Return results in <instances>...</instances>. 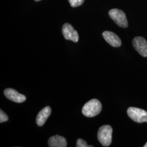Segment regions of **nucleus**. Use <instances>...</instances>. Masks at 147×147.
<instances>
[{
    "mask_svg": "<svg viewBox=\"0 0 147 147\" xmlns=\"http://www.w3.org/2000/svg\"><path fill=\"white\" fill-rule=\"evenodd\" d=\"M51 113V109L49 106L44 107L40 111L37 115L36 122L37 125L39 126H42L46 122L47 118L49 117Z\"/></svg>",
    "mask_w": 147,
    "mask_h": 147,
    "instance_id": "9",
    "label": "nucleus"
},
{
    "mask_svg": "<svg viewBox=\"0 0 147 147\" xmlns=\"http://www.w3.org/2000/svg\"><path fill=\"white\" fill-rule=\"evenodd\" d=\"M102 36L105 40L112 47H121V39L113 32L110 31L104 32L102 33Z\"/></svg>",
    "mask_w": 147,
    "mask_h": 147,
    "instance_id": "8",
    "label": "nucleus"
},
{
    "mask_svg": "<svg viewBox=\"0 0 147 147\" xmlns=\"http://www.w3.org/2000/svg\"><path fill=\"white\" fill-rule=\"evenodd\" d=\"M76 146L77 147H93L92 146H89L87 144L86 142L82 140V139H78L77 142H76Z\"/></svg>",
    "mask_w": 147,
    "mask_h": 147,
    "instance_id": "12",
    "label": "nucleus"
},
{
    "mask_svg": "<svg viewBox=\"0 0 147 147\" xmlns=\"http://www.w3.org/2000/svg\"><path fill=\"white\" fill-rule=\"evenodd\" d=\"M112 128L110 125L101 126L98 132V139L104 147L109 146L112 142Z\"/></svg>",
    "mask_w": 147,
    "mask_h": 147,
    "instance_id": "2",
    "label": "nucleus"
},
{
    "mask_svg": "<svg viewBox=\"0 0 147 147\" xmlns=\"http://www.w3.org/2000/svg\"><path fill=\"white\" fill-rule=\"evenodd\" d=\"M62 33L66 40H71L76 42L79 41V34L78 32L74 30L73 27L68 23H65L62 27Z\"/></svg>",
    "mask_w": 147,
    "mask_h": 147,
    "instance_id": "5",
    "label": "nucleus"
},
{
    "mask_svg": "<svg viewBox=\"0 0 147 147\" xmlns=\"http://www.w3.org/2000/svg\"><path fill=\"white\" fill-rule=\"evenodd\" d=\"M144 147H147V142L146 143V144L144 146Z\"/></svg>",
    "mask_w": 147,
    "mask_h": 147,
    "instance_id": "14",
    "label": "nucleus"
},
{
    "mask_svg": "<svg viewBox=\"0 0 147 147\" xmlns=\"http://www.w3.org/2000/svg\"><path fill=\"white\" fill-rule=\"evenodd\" d=\"M70 5L72 7H77L81 5L84 2V0H68Z\"/></svg>",
    "mask_w": 147,
    "mask_h": 147,
    "instance_id": "11",
    "label": "nucleus"
},
{
    "mask_svg": "<svg viewBox=\"0 0 147 147\" xmlns=\"http://www.w3.org/2000/svg\"><path fill=\"white\" fill-rule=\"evenodd\" d=\"M127 113L132 121L136 123H142L143 122H147V112L146 111L131 107L127 109Z\"/></svg>",
    "mask_w": 147,
    "mask_h": 147,
    "instance_id": "3",
    "label": "nucleus"
},
{
    "mask_svg": "<svg viewBox=\"0 0 147 147\" xmlns=\"http://www.w3.org/2000/svg\"><path fill=\"white\" fill-rule=\"evenodd\" d=\"M35 1H36V2H38V1H41V0H34Z\"/></svg>",
    "mask_w": 147,
    "mask_h": 147,
    "instance_id": "15",
    "label": "nucleus"
},
{
    "mask_svg": "<svg viewBox=\"0 0 147 147\" xmlns=\"http://www.w3.org/2000/svg\"><path fill=\"white\" fill-rule=\"evenodd\" d=\"M48 144L50 147H65L67 146V142L64 137L55 135L49 139Z\"/></svg>",
    "mask_w": 147,
    "mask_h": 147,
    "instance_id": "10",
    "label": "nucleus"
},
{
    "mask_svg": "<svg viewBox=\"0 0 147 147\" xmlns=\"http://www.w3.org/2000/svg\"><path fill=\"white\" fill-rule=\"evenodd\" d=\"M109 14L118 26L123 28H126L128 26L126 15L124 11L115 8L109 11Z\"/></svg>",
    "mask_w": 147,
    "mask_h": 147,
    "instance_id": "4",
    "label": "nucleus"
},
{
    "mask_svg": "<svg viewBox=\"0 0 147 147\" xmlns=\"http://www.w3.org/2000/svg\"><path fill=\"white\" fill-rule=\"evenodd\" d=\"M8 120V117L2 110L0 111V123H3Z\"/></svg>",
    "mask_w": 147,
    "mask_h": 147,
    "instance_id": "13",
    "label": "nucleus"
},
{
    "mask_svg": "<svg viewBox=\"0 0 147 147\" xmlns=\"http://www.w3.org/2000/svg\"><path fill=\"white\" fill-rule=\"evenodd\" d=\"M102 109V105L97 99L89 100L84 106L82 112L87 117H94L99 115Z\"/></svg>",
    "mask_w": 147,
    "mask_h": 147,
    "instance_id": "1",
    "label": "nucleus"
},
{
    "mask_svg": "<svg viewBox=\"0 0 147 147\" xmlns=\"http://www.w3.org/2000/svg\"><path fill=\"white\" fill-rule=\"evenodd\" d=\"M133 47L144 57H147V42L143 37H135L132 41Z\"/></svg>",
    "mask_w": 147,
    "mask_h": 147,
    "instance_id": "6",
    "label": "nucleus"
},
{
    "mask_svg": "<svg viewBox=\"0 0 147 147\" xmlns=\"http://www.w3.org/2000/svg\"><path fill=\"white\" fill-rule=\"evenodd\" d=\"M4 94L8 99L18 103L23 102L26 100V98L25 95L21 94L15 89L12 88L5 89L4 90Z\"/></svg>",
    "mask_w": 147,
    "mask_h": 147,
    "instance_id": "7",
    "label": "nucleus"
}]
</instances>
